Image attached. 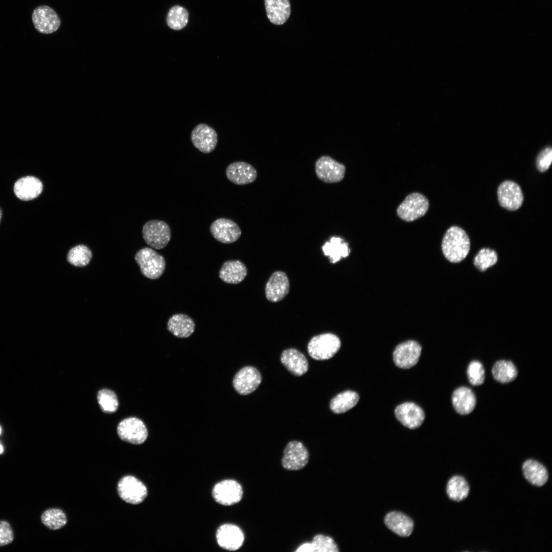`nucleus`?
Here are the masks:
<instances>
[{
    "label": "nucleus",
    "mask_w": 552,
    "mask_h": 552,
    "mask_svg": "<svg viewBox=\"0 0 552 552\" xmlns=\"http://www.w3.org/2000/svg\"><path fill=\"white\" fill-rule=\"evenodd\" d=\"M266 14L270 21L283 25L289 18L291 7L289 0H264Z\"/></svg>",
    "instance_id": "nucleus-27"
},
{
    "label": "nucleus",
    "mask_w": 552,
    "mask_h": 552,
    "mask_svg": "<svg viewBox=\"0 0 552 552\" xmlns=\"http://www.w3.org/2000/svg\"><path fill=\"white\" fill-rule=\"evenodd\" d=\"M43 190L41 180L33 176H27L18 179L14 183L13 191L20 200L29 201L39 196Z\"/></svg>",
    "instance_id": "nucleus-21"
},
{
    "label": "nucleus",
    "mask_w": 552,
    "mask_h": 552,
    "mask_svg": "<svg viewBox=\"0 0 552 552\" xmlns=\"http://www.w3.org/2000/svg\"><path fill=\"white\" fill-rule=\"evenodd\" d=\"M43 524L51 530H57L63 527L67 523L65 514L60 509H49L41 515Z\"/></svg>",
    "instance_id": "nucleus-33"
},
{
    "label": "nucleus",
    "mask_w": 552,
    "mask_h": 552,
    "mask_svg": "<svg viewBox=\"0 0 552 552\" xmlns=\"http://www.w3.org/2000/svg\"><path fill=\"white\" fill-rule=\"evenodd\" d=\"M3 452V448L2 446L0 444V454L2 453Z\"/></svg>",
    "instance_id": "nucleus-44"
},
{
    "label": "nucleus",
    "mask_w": 552,
    "mask_h": 552,
    "mask_svg": "<svg viewBox=\"0 0 552 552\" xmlns=\"http://www.w3.org/2000/svg\"><path fill=\"white\" fill-rule=\"evenodd\" d=\"M469 490L466 480L459 475H455L450 478L446 488L448 497L455 501H461L465 499L469 494Z\"/></svg>",
    "instance_id": "nucleus-32"
},
{
    "label": "nucleus",
    "mask_w": 552,
    "mask_h": 552,
    "mask_svg": "<svg viewBox=\"0 0 552 552\" xmlns=\"http://www.w3.org/2000/svg\"><path fill=\"white\" fill-rule=\"evenodd\" d=\"M359 399V397L357 393L352 390H346L337 394L331 399L330 408L334 413H344L354 407Z\"/></svg>",
    "instance_id": "nucleus-30"
},
{
    "label": "nucleus",
    "mask_w": 552,
    "mask_h": 552,
    "mask_svg": "<svg viewBox=\"0 0 552 552\" xmlns=\"http://www.w3.org/2000/svg\"><path fill=\"white\" fill-rule=\"evenodd\" d=\"M32 19L36 30L42 34L54 33L61 25V20L57 13L47 5L37 7L33 11Z\"/></svg>",
    "instance_id": "nucleus-11"
},
{
    "label": "nucleus",
    "mask_w": 552,
    "mask_h": 552,
    "mask_svg": "<svg viewBox=\"0 0 552 552\" xmlns=\"http://www.w3.org/2000/svg\"><path fill=\"white\" fill-rule=\"evenodd\" d=\"M210 232L217 241L224 244L237 241L241 235L238 225L231 219L220 218L211 225Z\"/></svg>",
    "instance_id": "nucleus-15"
},
{
    "label": "nucleus",
    "mask_w": 552,
    "mask_h": 552,
    "mask_svg": "<svg viewBox=\"0 0 552 552\" xmlns=\"http://www.w3.org/2000/svg\"><path fill=\"white\" fill-rule=\"evenodd\" d=\"M470 248L469 236L463 228L452 226L447 229L442 242V251L447 260L452 263L463 261Z\"/></svg>",
    "instance_id": "nucleus-1"
},
{
    "label": "nucleus",
    "mask_w": 552,
    "mask_h": 552,
    "mask_svg": "<svg viewBox=\"0 0 552 552\" xmlns=\"http://www.w3.org/2000/svg\"><path fill=\"white\" fill-rule=\"evenodd\" d=\"M189 13L187 10L180 6H174L169 11L167 16V24L172 29L179 30L187 24Z\"/></svg>",
    "instance_id": "nucleus-35"
},
{
    "label": "nucleus",
    "mask_w": 552,
    "mask_h": 552,
    "mask_svg": "<svg viewBox=\"0 0 552 552\" xmlns=\"http://www.w3.org/2000/svg\"><path fill=\"white\" fill-rule=\"evenodd\" d=\"M216 537L219 546L229 551L239 549L244 540L242 531L238 526L230 523L221 525L217 531Z\"/></svg>",
    "instance_id": "nucleus-16"
},
{
    "label": "nucleus",
    "mask_w": 552,
    "mask_h": 552,
    "mask_svg": "<svg viewBox=\"0 0 552 552\" xmlns=\"http://www.w3.org/2000/svg\"><path fill=\"white\" fill-rule=\"evenodd\" d=\"M289 286V281L285 272L281 271L273 272L266 285L267 299L274 303L282 300L288 293Z\"/></svg>",
    "instance_id": "nucleus-19"
},
{
    "label": "nucleus",
    "mask_w": 552,
    "mask_h": 552,
    "mask_svg": "<svg viewBox=\"0 0 552 552\" xmlns=\"http://www.w3.org/2000/svg\"><path fill=\"white\" fill-rule=\"evenodd\" d=\"M97 399L102 411L113 413L118 409L119 402L114 392L108 389H102L98 393Z\"/></svg>",
    "instance_id": "nucleus-36"
},
{
    "label": "nucleus",
    "mask_w": 552,
    "mask_h": 552,
    "mask_svg": "<svg viewBox=\"0 0 552 552\" xmlns=\"http://www.w3.org/2000/svg\"><path fill=\"white\" fill-rule=\"evenodd\" d=\"M420 344L415 340H407L398 344L393 352V359L396 365L408 369L415 365L421 354Z\"/></svg>",
    "instance_id": "nucleus-12"
},
{
    "label": "nucleus",
    "mask_w": 552,
    "mask_h": 552,
    "mask_svg": "<svg viewBox=\"0 0 552 552\" xmlns=\"http://www.w3.org/2000/svg\"><path fill=\"white\" fill-rule=\"evenodd\" d=\"M135 260L140 267L142 274L148 279H157L164 272L166 267L164 258L151 248L145 247L138 250Z\"/></svg>",
    "instance_id": "nucleus-3"
},
{
    "label": "nucleus",
    "mask_w": 552,
    "mask_h": 552,
    "mask_svg": "<svg viewBox=\"0 0 552 552\" xmlns=\"http://www.w3.org/2000/svg\"><path fill=\"white\" fill-rule=\"evenodd\" d=\"M1 427H0V433H1Z\"/></svg>",
    "instance_id": "nucleus-45"
},
{
    "label": "nucleus",
    "mask_w": 552,
    "mask_h": 552,
    "mask_svg": "<svg viewBox=\"0 0 552 552\" xmlns=\"http://www.w3.org/2000/svg\"><path fill=\"white\" fill-rule=\"evenodd\" d=\"M492 374L496 381L501 383H507L516 378L518 371L512 361L500 360L493 365Z\"/></svg>",
    "instance_id": "nucleus-31"
},
{
    "label": "nucleus",
    "mask_w": 552,
    "mask_h": 552,
    "mask_svg": "<svg viewBox=\"0 0 552 552\" xmlns=\"http://www.w3.org/2000/svg\"><path fill=\"white\" fill-rule=\"evenodd\" d=\"M247 273V268L243 263L239 260H229L221 267L219 277L226 283L237 284L243 281Z\"/></svg>",
    "instance_id": "nucleus-25"
},
{
    "label": "nucleus",
    "mask_w": 552,
    "mask_h": 552,
    "mask_svg": "<svg viewBox=\"0 0 552 552\" xmlns=\"http://www.w3.org/2000/svg\"><path fill=\"white\" fill-rule=\"evenodd\" d=\"M225 173L228 179L237 185H245L255 181L257 177L256 169L244 162H236L229 164Z\"/></svg>",
    "instance_id": "nucleus-20"
},
{
    "label": "nucleus",
    "mask_w": 552,
    "mask_h": 552,
    "mask_svg": "<svg viewBox=\"0 0 552 552\" xmlns=\"http://www.w3.org/2000/svg\"><path fill=\"white\" fill-rule=\"evenodd\" d=\"M317 177L323 182L327 183H337L344 178L345 166L327 155L319 157L315 164Z\"/></svg>",
    "instance_id": "nucleus-9"
},
{
    "label": "nucleus",
    "mask_w": 552,
    "mask_h": 552,
    "mask_svg": "<svg viewBox=\"0 0 552 552\" xmlns=\"http://www.w3.org/2000/svg\"><path fill=\"white\" fill-rule=\"evenodd\" d=\"M191 139L194 146L204 153L212 152L217 143V134L215 130L203 123L198 124L193 129Z\"/></svg>",
    "instance_id": "nucleus-17"
},
{
    "label": "nucleus",
    "mask_w": 552,
    "mask_h": 552,
    "mask_svg": "<svg viewBox=\"0 0 552 552\" xmlns=\"http://www.w3.org/2000/svg\"><path fill=\"white\" fill-rule=\"evenodd\" d=\"M451 399L454 409L462 415L469 414L476 406V400L474 393L466 386L456 388L453 392Z\"/></svg>",
    "instance_id": "nucleus-23"
},
{
    "label": "nucleus",
    "mask_w": 552,
    "mask_h": 552,
    "mask_svg": "<svg viewBox=\"0 0 552 552\" xmlns=\"http://www.w3.org/2000/svg\"><path fill=\"white\" fill-rule=\"evenodd\" d=\"M2 215H3V212H2V209L0 208V222H1V220L2 217Z\"/></svg>",
    "instance_id": "nucleus-43"
},
{
    "label": "nucleus",
    "mask_w": 552,
    "mask_h": 552,
    "mask_svg": "<svg viewBox=\"0 0 552 552\" xmlns=\"http://www.w3.org/2000/svg\"><path fill=\"white\" fill-rule=\"evenodd\" d=\"M281 361L287 370L296 376H301L308 371L309 365L307 358L295 349L284 350L281 354Z\"/></svg>",
    "instance_id": "nucleus-22"
},
{
    "label": "nucleus",
    "mask_w": 552,
    "mask_h": 552,
    "mask_svg": "<svg viewBox=\"0 0 552 552\" xmlns=\"http://www.w3.org/2000/svg\"><path fill=\"white\" fill-rule=\"evenodd\" d=\"M295 551L297 552H313V548L311 542H306L301 545Z\"/></svg>",
    "instance_id": "nucleus-42"
},
{
    "label": "nucleus",
    "mask_w": 552,
    "mask_h": 552,
    "mask_svg": "<svg viewBox=\"0 0 552 552\" xmlns=\"http://www.w3.org/2000/svg\"><path fill=\"white\" fill-rule=\"evenodd\" d=\"M485 369L482 363L479 361H472L469 364L467 375L469 382L473 385L477 386L482 384L485 379Z\"/></svg>",
    "instance_id": "nucleus-39"
},
{
    "label": "nucleus",
    "mask_w": 552,
    "mask_h": 552,
    "mask_svg": "<svg viewBox=\"0 0 552 552\" xmlns=\"http://www.w3.org/2000/svg\"><path fill=\"white\" fill-rule=\"evenodd\" d=\"M397 419L404 426L411 429L419 427L425 419L422 409L412 402L398 405L395 410Z\"/></svg>",
    "instance_id": "nucleus-18"
},
{
    "label": "nucleus",
    "mask_w": 552,
    "mask_h": 552,
    "mask_svg": "<svg viewBox=\"0 0 552 552\" xmlns=\"http://www.w3.org/2000/svg\"><path fill=\"white\" fill-rule=\"evenodd\" d=\"M309 460V453L302 443L290 442L285 447L281 460L283 468L289 471H298L304 468Z\"/></svg>",
    "instance_id": "nucleus-7"
},
{
    "label": "nucleus",
    "mask_w": 552,
    "mask_h": 552,
    "mask_svg": "<svg viewBox=\"0 0 552 552\" xmlns=\"http://www.w3.org/2000/svg\"><path fill=\"white\" fill-rule=\"evenodd\" d=\"M117 432L122 441L134 445L143 444L148 435L144 422L135 417L128 418L122 421L118 426Z\"/></svg>",
    "instance_id": "nucleus-8"
},
{
    "label": "nucleus",
    "mask_w": 552,
    "mask_h": 552,
    "mask_svg": "<svg viewBox=\"0 0 552 552\" xmlns=\"http://www.w3.org/2000/svg\"><path fill=\"white\" fill-rule=\"evenodd\" d=\"M195 324L187 314L177 313L173 315L167 322V330L178 338H188L194 332Z\"/></svg>",
    "instance_id": "nucleus-24"
},
{
    "label": "nucleus",
    "mask_w": 552,
    "mask_h": 552,
    "mask_svg": "<svg viewBox=\"0 0 552 552\" xmlns=\"http://www.w3.org/2000/svg\"><path fill=\"white\" fill-rule=\"evenodd\" d=\"M117 491L125 502L137 504L142 502L148 494L147 488L139 479L132 475L123 477L118 482Z\"/></svg>",
    "instance_id": "nucleus-5"
},
{
    "label": "nucleus",
    "mask_w": 552,
    "mask_h": 552,
    "mask_svg": "<svg viewBox=\"0 0 552 552\" xmlns=\"http://www.w3.org/2000/svg\"><path fill=\"white\" fill-rule=\"evenodd\" d=\"M384 522L392 531L402 537L409 536L413 529V522L405 514L393 511L386 514Z\"/></svg>",
    "instance_id": "nucleus-26"
},
{
    "label": "nucleus",
    "mask_w": 552,
    "mask_h": 552,
    "mask_svg": "<svg viewBox=\"0 0 552 552\" xmlns=\"http://www.w3.org/2000/svg\"><path fill=\"white\" fill-rule=\"evenodd\" d=\"M552 149L550 147L543 149L539 154L536 159L537 169L541 172L547 171L551 163Z\"/></svg>",
    "instance_id": "nucleus-40"
},
{
    "label": "nucleus",
    "mask_w": 552,
    "mask_h": 552,
    "mask_svg": "<svg viewBox=\"0 0 552 552\" xmlns=\"http://www.w3.org/2000/svg\"><path fill=\"white\" fill-rule=\"evenodd\" d=\"M429 206L426 197L421 193L414 192L408 195L398 206L397 214L401 219L412 222L425 215Z\"/></svg>",
    "instance_id": "nucleus-4"
},
{
    "label": "nucleus",
    "mask_w": 552,
    "mask_h": 552,
    "mask_svg": "<svg viewBox=\"0 0 552 552\" xmlns=\"http://www.w3.org/2000/svg\"><path fill=\"white\" fill-rule=\"evenodd\" d=\"M500 205L509 211H516L522 205L524 197L520 186L511 180L503 181L497 189Z\"/></svg>",
    "instance_id": "nucleus-14"
},
{
    "label": "nucleus",
    "mask_w": 552,
    "mask_h": 552,
    "mask_svg": "<svg viewBox=\"0 0 552 552\" xmlns=\"http://www.w3.org/2000/svg\"><path fill=\"white\" fill-rule=\"evenodd\" d=\"M313 546V552H338V547L334 539L324 534H317L314 536L311 542Z\"/></svg>",
    "instance_id": "nucleus-38"
},
{
    "label": "nucleus",
    "mask_w": 552,
    "mask_h": 552,
    "mask_svg": "<svg viewBox=\"0 0 552 552\" xmlns=\"http://www.w3.org/2000/svg\"><path fill=\"white\" fill-rule=\"evenodd\" d=\"M261 381L262 376L259 371L254 366H246L236 374L233 385L238 394L247 395L256 390Z\"/></svg>",
    "instance_id": "nucleus-13"
},
{
    "label": "nucleus",
    "mask_w": 552,
    "mask_h": 552,
    "mask_svg": "<svg viewBox=\"0 0 552 552\" xmlns=\"http://www.w3.org/2000/svg\"><path fill=\"white\" fill-rule=\"evenodd\" d=\"M243 494L242 487L233 479H225L217 483L212 491L214 500L217 503L226 506L239 502Z\"/></svg>",
    "instance_id": "nucleus-10"
},
{
    "label": "nucleus",
    "mask_w": 552,
    "mask_h": 552,
    "mask_svg": "<svg viewBox=\"0 0 552 552\" xmlns=\"http://www.w3.org/2000/svg\"><path fill=\"white\" fill-rule=\"evenodd\" d=\"M92 258V252L86 246L82 244L76 245L68 251L67 261L76 267L86 266Z\"/></svg>",
    "instance_id": "nucleus-34"
},
{
    "label": "nucleus",
    "mask_w": 552,
    "mask_h": 552,
    "mask_svg": "<svg viewBox=\"0 0 552 552\" xmlns=\"http://www.w3.org/2000/svg\"><path fill=\"white\" fill-rule=\"evenodd\" d=\"M497 261V255L495 250L485 248L480 249L476 255L474 264L478 269L484 271L495 264Z\"/></svg>",
    "instance_id": "nucleus-37"
},
{
    "label": "nucleus",
    "mask_w": 552,
    "mask_h": 552,
    "mask_svg": "<svg viewBox=\"0 0 552 552\" xmlns=\"http://www.w3.org/2000/svg\"><path fill=\"white\" fill-rule=\"evenodd\" d=\"M522 471L525 479L532 485L541 487L548 478L546 468L540 463L534 459H527L522 465Z\"/></svg>",
    "instance_id": "nucleus-28"
},
{
    "label": "nucleus",
    "mask_w": 552,
    "mask_h": 552,
    "mask_svg": "<svg viewBox=\"0 0 552 552\" xmlns=\"http://www.w3.org/2000/svg\"><path fill=\"white\" fill-rule=\"evenodd\" d=\"M142 234L143 239L152 247L160 249L166 247L171 239V230L165 221L152 220L144 225Z\"/></svg>",
    "instance_id": "nucleus-6"
},
{
    "label": "nucleus",
    "mask_w": 552,
    "mask_h": 552,
    "mask_svg": "<svg viewBox=\"0 0 552 552\" xmlns=\"http://www.w3.org/2000/svg\"><path fill=\"white\" fill-rule=\"evenodd\" d=\"M14 539V533L10 524L0 520V547L10 544Z\"/></svg>",
    "instance_id": "nucleus-41"
},
{
    "label": "nucleus",
    "mask_w": 552,
    "mask_h": 552,
    "mask_svg": "<svg viewBox=\"0 0 552 552\" xmlns=\"http://www.w3.org/2000/svg\"><path fill=\"white\" fill-rule=\"evenodd\" d=\"M326 256H329L330 262L335 264L342 258L347 257L351 251L348 244L338 237H332L322 247Z\"/></svg>",
    "instance_id": "nucleus-29"
},
{
    "label": "nucleus",
    "mask_w": 552,
    "mask_h": 552,
    "mask_svg": "<svg viewBox=\"0 0 552 552\" xmlns=\"http://www.w3.org/2000/svg\"><path fill=\"white\" fill-rule=\"evenodd\" d=\"M340 346L339 338L334 334L328 333L313 337L308 344L307 350L312 358L324 360L333 357Z\"/></svg>",
    "instance_id": "nucleus-2"
}]
</instances>
